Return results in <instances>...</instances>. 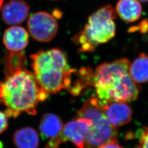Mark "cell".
<instances>
[{
  "label": "cell",
  "instance_id": "obj_1",
  "mask_svg": "<svg viewBox=\"0 0 148 148\" xmlns=\"http://www.w3.org/2000/svg\"><path fill=\"white\" fill-rule=\"evenodd\" d=\"M48 95L32 72L26 68L7 74L0 81V103L5 106L8 117L16 119L23 112L36 115L39 103L46 100Z\"/></svg>",
  "mask_w": 148,
  "mask_h": 148
},
{
  "label": "cell",
  "instance_id": "obj_2",
  "mask_svg": "<svg viewBox=\"0 0 148 148\" xmlns=\"http://www.w3.org/2000/svg\"><path fill=\"white\" fill-rule=\"evenodd\" d=\"M130 65V60L124 58L96 68L93 86L99 106L113 101L128 103L137 99L140 87L131 76Z\"/></svg>",
  "mask_w": 148,
  "mask_h": 148
},
{
  "label": "cell",
  "instance_id": "obj_3",
  "mask_svg": "<svg viewBox=\"0 0 148 148\" xmlns=\"http://www.w3.org/2000/svg\"><path fill=\"white\" fill-rule=\"evenodd\" d=\"M30 59L32 73L48 95L69 89L75 70L71 69L68 57L62 49L41 50L32 54Z\"/></svg>",
  "mask_w": 148,
  "mask_h": 148
},
{
  "label": "cell",
  "instance_id": "obj_4",
  "mask_svg": "<svg viewBox=\"0 0 148 148\" xmlns=\"http://www.w3.org/2000/svg\"><path fill=\"white\" fill-rule=\"evenodd\" d=\"M116 10L111 5H105L92 14L84 28L74 37L79 52H93L113 38L116 34Z\"/></svg>",
  "mask_w": 148,
  "mask_h": 148
},
{
  "label": "cell",
  "instance_id": "obj_5",
  "mask_svg": "<svg viewBox=\"0 0 148 148\" xmlns=\"http://www.w3.org/2000/svg\"><path fill=\"white\" fill-rule=\"evenodd\" d=\"M75 118H85L92 121L85 138L84 148H98L103 144L117 141L118 130L108 120L96 97L86 101Z\"/></svg>",
  "mask_w": 148,
  "mask_h": 148
},
{
  "label": "cell",
  "instance_id": "obj_6",
  "mask_svg": "<svg viewBox=\"0 0 148 148\" xmlns=\"http://www.w3.org/2000/svg\"><path fill=\"white\" fill-rule=\"evenodd\" d=\"M92 121L85 118H75L64 125L61 131L49 139L45 148H59L62 143L71 142L78 148H84V142Z\"/></svg>",
  "mask_w": 148,
  "mask_h": 148
},
{
  "label": "cell",
  "instance_id": "obj_7",
  "mask_svg": "<svg viewBox=\"0 0 148 148\" xmlns=\"http://www.w3.org/2000/svg\"><path fill=\"white\" fill-rule=\"evenodd\" d=\"M27 27L34 40L47 42L56 36L58 24L53 15L46 12H38L32 14L28 20Z\"/></svg>",
  "mask_w": 148,
  "mask_h": 148
},
{
  "label": "cell",
  "instance_id": "obj_8",
  "mask_svg": "<svg viewBox=\"0 0 148 148\" xmlns=\"http://www.w3.org/2000/svg\"><path fill=\"white\" fill-rule=\"evenodd\" d=\"M100 106L108 120L114 127L127 125L132 120V110L126 103L113 101Z\"/></svg>",
  "mask_w": 148,
  "mask_h": 148
},
{
  "label": "cell",
  "instance_id": "obj_9",
  "mask_svg": "<svg viewBox=\"0 0 148 148\" xmlns=\"http://www.w3.org/2000/svg\"><path fill=\"white\" fill-rule=\"evenodd\" d=\"M29 11V5L24 0H11L3 7L2 18L7 24H19L25 21Z\"/></svg>",
  "mask_w": 148,
  "mask_h": 148
},
{
  "label": "cell",
  "instance_id": "obj_10",
  "mask_svg": "<svg viewBox=\"0 0 148 148\" xmlns=\"http://www.w3.org/2000/svg\"><path fill=\"white\" fill-rule=\"evenodd\" d=\"M3 42L10 52H21L28 45V32L22 27H10L4 32Z\"/></svg>",
  "mask_w": 148,
  "mask_h": 148
},
{
  "label": "cell",
  "instance_id": "obj_11",
  "mask_svg": "<svg viewBox=\"0 0 148 148\" xmlns=\"http://www.w3.org/2000/svg\"><path fill=\"white\" fill-rule=\"evenodd\" d=\"M63 126V122L60 117L52 113H46L40 120L39 130L43 138L51 139L58 134Z\"/></svg>",
  "mask_w": 148,
  "mask_h": 148
},
{
  "label": "cell",
  "instance_id": "obj_12",
  "mask_svg": "<svg viewBox=\"0 0 148 148\" xmlns=\"http://www.w3.org/2000/svg\"><path fill=\"white\" fill-rule=\"evenodd\" d=\"M142 8L138 0H119L116 12L123 21L132 23L138 21L142 15Z\"/></svg>",
  "mask_w": 148,
  "mask_h": 148
},
{
  "label": "cell",
  "instance_id": "obj_13",
  "mask_svg": "<svg viewBox=\"0 0 148 148\" xmlns=\"http://www.w3.org/2000/svg\"><path fill=\"white\" fill-rule=\"evenodd\" d=\"M13 143L16 148H37L39 145V136L34 128L23 127L14 133Z\"/></svg>",
  "mask_w": 148,
  "mask_h": 148
},
{
  "label": "cell",
  "instance_id": "obj_14",
  "mask_svg": "<svg viewBox=\"0 0 148 148\" xmlns=\"http://www.w3.org/2000/svg\"><path fill=\"white\" fill-rule=\"evenodd\" d=\"M131 77L137 84H142L148 81V56L144 54H140L130 68Z\"/></svg>",
  "mask_w": 148,
  "mask_h": 148
},
{
  "label": "cell",
  "instance_id": "obj_15",
  "mask_svg": "<svg viewBox=\"0 0 148 148\" xmlns=\"http://www.w3.org/2000/svg\"><path fill=\"white\" fill-rule=\"evenodd\" d=\"M26 57L21 52H10L5 58V75L16 70L25 68Z\"/></svg>",
  "mask_w": 148,
  "mask_h": 148
},
{
  "label": "cell",
  "instance_id": "obj_16",
  "mask_svg": "<svg viewBox=\"0 0 148 148\" xmlns=\"http://www.w3.org/2000/svg\"><path fill=\"white\" fill-rule=\"evenodd\" d=\"M138 141L135 148H148V127H143L138 131Z\"/></svg>",
  "mask_w": 148,
  "mask_h": 148
},
{
  "label": "cell",
  "instance_id": "obj_17",
  "mask_svg": "<svg viewBox=\"0 0 148 148\" xmlns=\"http://www.w3.org/2000/svg\"><path fill=\"white\" fill-rule=\"evenodd\" d=\"M7 117L5 112L0 111V134L4 132L8 128V122Z\"/></svg>",
  "mask_w": 148,
  "mask_h": 148
},
{
  "label": "cell",
  "instance_id": "obj_18",
  "mask_svg": "<svg viewBox=\"0 0 148 148\" xmlns=\"http://www.w3.org/2000/svg\"><path fill=\"white\" fill-rule=\"evenodd\" d=\"M98 148H123L119 143H117V141L111 142L109 143H106L103 144Z\"/></svg>",
  "mask_w": 148,
  "mask_h": 148
},
{
  "label": "cell",
  "instance_id": "obj_19",
  "mask_svg": "<svg viewBox=\"0 0 148 148\" xmlns=\"http://www.w3.org/2000/svg\"><path fill=\"white\" fill-rule=\"evenodd\" d=\"M3 0H0V11L1 10L2 6V5H3Z\"/></svg>",
  "mask_w": 148,
  "mask_h": 148
},
{
  "label": "cell",
  "instance_id": "obj_20",
  "mask_svg": "<svg viewBox=\"0 0 148 148\" xmlns=\"http://www.w3.org/2000/svg\"><path fill=\"white\" fill-rule=\"evenodd\" d=\"M140 2H148V0H138Z\"/></svg>",
  "mask_w": 148,
  "mask_h": 148
},
{
  "label": "cell",
  "instance_id": "obj_21",
  "mask_svg": "<svg viewBox=\"0 0 148 148\" xmlns=\"http://www.w3.org/2000/svg\"></svg>",
  "mask_w": 148,
  "mask_h": 148
}]
</instances>
